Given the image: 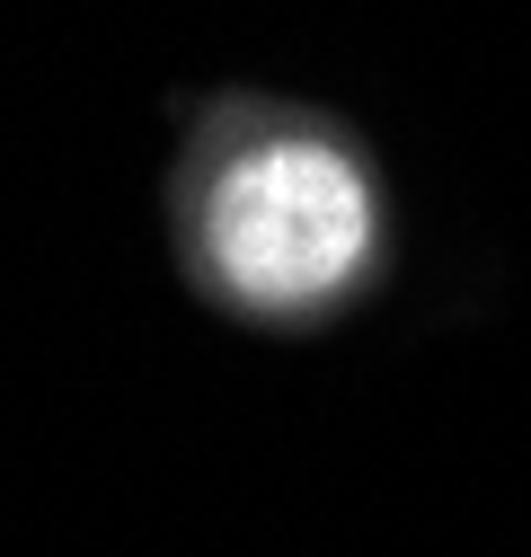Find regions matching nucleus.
I'll use <instances>...</instances> for the list:
<instances>
[{"label": "nucleus", "mask_w": 531, "mask_h": 557, "mask_svg": "<svg viewBox=\"0 0 531 557\" xmlns=\"http://www.w3.org/2000/svg\"><path fill=\"white\" fill-rule=\"evenodd\" d=\"M169 239L205 310L239 327L346 319L390 257L381 169L328 107L205 98L169 169Z\"/></svg>", "instance_id": "f257e3e1"}]
</instances>
